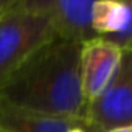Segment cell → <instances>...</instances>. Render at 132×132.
Listing matches in <instances>:
<instances>
[{
  "instance_id": "1",
  "label": "cell",
  "mask_w": 132,
  "mask_h": 132,
  "mask_svg": "<svg viewBox=\"0 0 132 132\" xmlns=\"http://www.w3.org/2000/svg\"><path fill=\"white\" fill-rule=\"evenodd\" d=\"M0 100L47 117L84 119L81 41L58 36L44 44L0 88Z\"/></svg>"
},
{
  "instance_id": "2",
  "label": "cell",
  "mask_w": 132,
  "mask_h": 132,
  "mask_svg": "<svg viewBox=\"0 0 132 132\" xmlns=\"http://www.w3.org/2000/svg\"><path fill=\"white\" fill-rule=\"evenodd\" d=\"M55 37L57 30L46 16L9 10L0 19V88L38 48Z\"/></svg>"
},
{
  "instance_id": "3",
  "label": "cell",
  "mask_w": 132,
  "mask_h": 132,
  "mask_svg": "<svg viewBox=\"0 0 132 132\" xmlns=\"http://www.w3.org/2000/svg\"><path fill=\"white\" fill-rule=\"evenodd\" d=\"M84 119L105 132L132 125V51H122L115 75L102 94L87 104Z\"/></svg>"
},
{
  "instance_id": "4",
  "label": "cell",
  "mask_w": 132,
  "mask_h": 132,
  "mask_svg": "<svg viewBox=\"0 0 132 132\" xmlns=\"http://www.w3.org/2000/svg\"><path fill=\"white\" fill-rule=\"evenodd\" d=\"M95 2L97 0H16L12 9L46 16L54 24L60 37L82 43L98 37L91 29V9Z\"/></svg>"
},
{
  "instance_id": "5",
  "label": "cell",
  "mask_w": 132,
  "mask_h": 132,
  "mask_svg": "<svg viewBox=\"0 0 132 132\" xmlns=\"http://www.w3.org/2000/svg\"><path fill=\"white\" fill-rule=\"evenodd\" d=\"M122 51L104 37L81 43V85L85 104L97 100L119 67Z\"/></svg>"
},
{
  "instance_id": "6",
  "label": "cell",
  "mask_w": 132,
  "mask_h": 132,
  "mask_svg": "<svg viewBox=\"0 0 132 132\" xmlns=\"http://www.w3.org/2000/svg\"><path fill=\"white\" fill-rule=\"evenodd\" d=\"M84 125V119L47 117L0 100V128L6 132H68Z\"/></svg>"
},
{
  "instance_id": "7",
  "label": "cell",
  "mask_w": 132,
  "mask_h": 132,
  "mask_svg": "<svg viewBox=\"0 0 132 132\" xmlns=\"http://www.w3.org/2000/svg\"><path fill=\"white\" fill-rule=\"evenodd\" d=\"M125 7L121 0H97L91 9V29L100 37H109L122 30Z\"/></svg>"
},
{
  "instance_id": "8",
  "label": "cell",
  "mask_w": 132,
  "mask_h": 132,
  "mask_svg": "<svg viewBox=\"0 0 132 132\" xmlns=\"http://www.w3.org/2000/svg\"><path fill=\"white\" fill-rule=\"evenodd\" d=\"M125 7V24L119 33L104 37L114 43L121 51H132V0H121Z\"/></svg>"
},
{
  "instance_id": "9",
  "label": "cell",
  "mask_w": 132,
  "mask_h": 132,
  "mask_svg": "<svg viewBox=\"0 0 132 132\" xmlns=\"http://www.w3.org/2000/svg\"><path fill=\"white\" fill-rule=\"evenodd\" d=\"M16 0H0V19L13 7Z\"/></svg>"
},
{
  "instance_id": "10",
  "label": "cell",
  "mask_w": 132,
  "mask_h": 132,
  "mask_svg": "<svg viewBox=\"0 0 132 132\" xmlns=\"http://www.w3.org/2000/svg\"><path fill=\"white\" fill-rule=\"evenodd\" d=\"M106 132H132V125H123V126H117L112 128Z\"/></svg>"
},
{
  "instance_id": "11",
  "label": "cell",
  "mask_w": 132,
  "mask_h": 132,
  "mask_svg": "<svg viewBox=\"0 0 132 132\" xmlns=\"http://www.w3.org/2000/svg\"><path fill=\"white\" fill-rule=\"evenodd\" d=\"M84 131L85 132H105V131H102V129L97 128V126H94V125H89V123H87V122H85V125H84Z\"/></svg>"
},
{
  "instance_id": "12",
  "label": "cell",
  "mask_w": 132,
  "mask_h": 132,
  "mask_svg": "<svg viewBox=\"0 0 132 132\" xmlns=\"http://www.w3.org/2000/svg\"><path fill=\"white\" fill-rule=\"evenodd\" d=\"M68 132H85V131H84V126H75V128L70 129Z\"/></svg>"
},
{
  "instance_id": "13",
  "label": "cell",
  "mask_w": 132,
  "mask_h": 132,
  "mask_svg": "<svg viewBox=\"0 0 132 132\" xmlns=\"http://www.w3.org/2000/svg\"><path fill=\"white\" fill-rule=\"evenodd\" d=\"M0 132H6V131H3V129H2V128H0Z\"/></svg>"
}]
</instances>
